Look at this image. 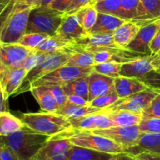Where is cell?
<instances>
[{
	"instance_id": "cell-1",
	"label": "cell",
	"mask_w": 160,
	"mask_h": 160,
	"mask_svg": "<svg viewBox=\"0 0 160 160\" xmlns=\"http://www.w3.org/2000/svg\"><path fill=\"white\" fill-rule=\"evenodd\" d=\"M50 137L24 125L12 134L2 136V141L3 144L10 148L20 160H32Z\"/></svg>"
},
{
	"instance_id": "cell-2",
	"label": "cell",
	"mask_w": 160,
	"mask_h": 160,
	"mask_svg": "<svg viewBox=\"0 0 160 160\" xmlns=\"http://www.w3.org/2000/svg\"><path fill=\"white\" fill-rule=\"evenodd\" d=\"M20 119L31 130L49 136L73 128L68 118L56 112L25 113L20 116Z\"/></svg>"
},
{
	"instance_id": "cell-3",
	"label": "cell",
	"mask_w": 160,
	"mask_h": 160,
	"mask_svg": "<svg viewBox=\"0 0 160 160\" xmlns=\"http://www.w3.org/2000/svg\"><path fill=\"white\" fill-rule=\"evenodd\" d=\"M51 137L67 138L73 145L113 155L124 152V148L122 145L107 137L94 134L90 131H83L72 128Z\"/></svg>"
},
{
	"instance_id": "cell-4",
	"label": "cell",
	"mask_w": 160,
	"mask_h": 160,
	"mask_svg": "<svg viewBox=\"0 0 160 160\" xmlns=\"http://www.w3.org/2000/svg\"><path fill=\"white\" fill-rule=\"evenodd\" d=\"M65 15V12L49 6H39L32 9L26 33H42L48 36H54Z\"/></svg>"
},
{
	"instance_id": "cell-5",
	"label": "cell",
	"mask_w": 160,
	"mask_h": 160,
	"mask_svg": "<svg viewBox=\"0 0 160 160\" xmlns=\"http://www.w3.org/2000/svg\"><path fill=\"white\" fill-rule=\"evenodd\" d=\"M31 7L14 4L0 33V42L17 43L26 34Z\"/></svg>"
},
{
	"instance_id": "cell-6",
	"label": "cell",
	"mask_w": 160,
	"mask_h": 160,
	"mask_svg": "<svg viewBox=\"0 0 160 160\" xmlns=\"http://www.w3.org/2000/svg\"><path fill=\"white\" fill-rule=\"evenodd\" d=\"M73 54H74V53L73 50L69 48L68 45L65 47L63 50H60L53 53L44 62L28 72L26 78H24L23 83L16 94L21 93L25 91L29 90L30 86L34 82L37 81L44 75L56 70L59 67L66 65Z\"/></svg>"
},
{
	"instance_id": "cell-7",
	"label": "cell",
	"mask_w": 160,
	"mask_h": 160,
	"mask_svg": "<svg viewBox=\"0 0 160 160\" xmlns=\"http://www.w3.org/2000/svg\"><path fill=\"white\" fill-rule=\"evenodd\" d=\"M92 71V67H78L64 65L34 82L30 89L36 86H63L73 80L88 76Z\"/></svg>"
},
{
	"instance_id": "cell-8",
	"label": "cell",
	"mask_w": 160,
	"mask_h": 160,
	"mask_svg": "<svg viewBox=\"0 0 160 160\" xmlns=\"http://www.w3.org/2000/svg\"><path fill=\"white\" fill-rule=\"evenodd\" d=\"M68 47L73 53L79 52H95L108 48L120 49L115 44L113 34H87L70 42Z\"/></svg>"
},
{
	"instance_id": "cell-9",
	"label": "cell",
	"mask_w": 160,
	"mask_h": 160,
	"mask_svg": "<svg viewBox=\"0 0 160 160\" xmlns=\"http://www.w3.org/2000/svg\"><path fill=\"white\" fill-rule=\"evenodd\" d=\"M158 94L159 93L157 91L149 88L142 92L132 94L123 98H120L110 106L103 109V111H128L142 113V111L149 105Z\"/></svg>"
},
{
	"instance_id": "cell-10",
	"label": "cell",
	"mask_w": 160,
	"mask_h": 160,
	"mask_svg": "<svg viewBox=\"0 0 160 160\" xmlns=\"http://www.w3.org/2000/svg\"><path fill=\"white\" fill-rule=\"evenodd\" d=\"M94 134L105 136L123 147L124 150L138 144L142 132L138 125L133 126H113L107 129L90 131Z\"/></svg>"
},
{
	"instance_id": "cell-11",
	"label": "cell",
	"mask_w": 160,
	"mask_h": 160,
	"mask_svg": "<svg viewBox=\"0 0 160 160\" xmlns=\"http://www.w3.org/2000/svg\"><path fill=\"white\" fill-rule=\"evenodd\" d=\"M72 145L67 138L50 137L32 160H69Z\"/></svg>"
},
{
	"instance_id": "cell-12",
	"label": "cell",
	"mask_w": 160,
	"mask_h": 160,
	"mask_svg": "<svg viewBox=\"0 0 160 160\" xmlns=\"http://www.w3.org/2000/svg\"><path fill=\"white\" fill-rule=\"evenodd\" d=\"M28 74L22 67H10L0 64V88L6 100L16 94Z\"/></svg>"
},
{
	"instance_id": "cell-13",
	"label": "cell",
	"mask_w": 160,
	"mask_h": 160,
	"mask_svg": "<svg viewBox=\"0 0 160 160\" xmlns=\"http://www.w3.org/2000/svg\"><path fill=\"white\" fill-rule=\"evenodd\" d=\"M160 28V19L148 24L143 25L132 42L128 45L126 50L145 56H152L149 45Z\"/></svg>"
},
{
	"instance_id": "cell-14",
	"label": "cell",
	"mask_w": 160,
	"mask_h": 160,
	"mask_svg": "<svg viewBox=\"0 0 160 160\" xmlns=\"http://www.w3.org/2000/svg\"><path fill=\"white\" fill-rule=\"evenodd\" d=\"M32 50L19 43L0 42V64L10 67H20Z\"/></svg>"
},
{
	"instance_id": "cell-15",
	"label": "cell",
	"mask_w": 160,
	"mask_h": 160,
	"mask_svg": "<svg viewBox=\"0 0 160 160\" xmlns=\"http://www.w3.org/2000/svg\"><path fill=\"white\" fill-rule=\"evenodd\" d=\"M114 80V78L92 71L88 75L89 90L88 103L98 97L115 93Z\"/></svg>"
},
{
	"instance_id": "cell-16",
	"label": "cell",
	"mask_w": 160,
	"mask_h": 160,
	"mask_svg": "<svg viewBox=\"0 0 160 160\" xmlns=\"http://www.w3.org/2000/svg\"><path fill=\"white\" fill-rule=\"evenodd\" d=\"M72 127L83 131H92L115 126L112 121L105 113H97L78 119H69Z\"/></svg>"
},
{
	"instance_id": "cell-17",
	"label": "cell",
	"mask_w": 160,
	"mask_h": 160,
	"mask_svg": "<svg viewBox=\"0 0 160 160\" xmlns=\"http://www.w3.org/2000/svg\"><path fill=\"white\" fill-rule=\"evenodd\" d=\"M154 70L152 65V56H145L122 64L120 76L143 80L145 75Z\"/></svg>"
},
{
	"instance_id": "cell-18",
	"label": "cell",
	"mask_w": 160,
	"mask_h": 160,
	"mask_svg": "<svg viewBox=\"0 0 160 160\" xmlns=\"http://www.w3.org/2000/svg\"><path fill=\"white\" fill-rule=\"evenodd\" d=\"M87 31L81 26L76 14H66L62 24L56 31L55 36L70 43L75 39L85 35Z\"/></svg>"
},
{
	"instance_id": "cell-19",
	"label": "cell",
	"mask_w": 160,
	"mask_h": 160,
	"mask_svg": "<svg viewBox=\"0 0 160 160\" xmlns=\"http://www.w3.org/2000/svg\"><path fill=\"white\" fill-rule=\"evenodd\" d=\"M160 19V0H140L134 20L141 26Z\"/></svg>"
},
{
	"instance_id": "cell-20",
	"label": "cell",
	"mask_w": 160,
	"mask_h": 160,
	"mask_svg": "<svg viewBox=\"0 0 160 160\" xmlns=\"http://www.w3.org/2000/svg\"><path fill=\"white\" fill-rule=\"evenodd\" d=\"M114 86L116 93L120 98H123L149 89V87L142 80L123 76H119L115 78Z\"/></svg>"
},
{
	"instance_id": "cell-21",
	"label": "cell",
	"mask_w": 160,
	"mask_h": 160,
	"mask_svg": "<svg viewBox=\"0 0 160 160\" xmlns=\"http://www.w3.org/2000/svg\"><path fill=\"white\" fill-rule=\"evenodd\" d=\"M144 152L160 153V132L159 133H142L136 146L124 150V152L136 156Z\"/></svg>"
},
{
	"instance_id": "cell-22",
	"label": "cell",
	"mask_w": 160,
	"mask_h": 160,
	"mask_svg": "<svg viewBox=\"0 0 160 160\" xmlns=\"http://www.w3.org/2000/svg\"><path fill=\"white\" fill-rule=\"evenodd\" d=\"M142 26L132 20H127L113 32V40L120 49L126 50L128 45L135 38Z\"/></svg>"
},
{
	"instance_id": "cell-23",
	"label": "cell",
	"mask_w": 160,
	"mask_h": 160,
	"mask_svg": "<svg viewBox=\"0 0 160 160\" xmlns=\"http://www.w3.org/2000/svg\"><path fill=\"white\" fill-rule=\"evenodd\" d=\"M125 21L127 20L115 16L98 13L96 22L88 34H113Z\"/></svg>"
},
{
	"instance_id": "cell-24",
	"label": "cell",
	"mask_w": 160,
	"mask_h": 160,
	"mask_svg": "<svg viewBox=\"0 0 160 160\" xmlns=\"http://www.w3.org/2000/svg\"><path fill=\"white\" fill-rule=\"evenodd\" d=\"M117 155L72 145L69 160H117Z\"/></svg>"
},
{
	"instance_id": "cell-25",
	"label": "cell",
	"mask_w": 160,
	"mask_h": 160,
	"mask_svg": "<svg viewBox=\"0 0 160 160\" xmlns=\"http://www.w3.org/2000/svg\"><path fill=\"white\" fill-rule=\"evenodd\" d=\"M31 93L40 105L42 111L46 112H57L59 106L49 89L47 86H36L30 89Z\"/></svg>"
},
{
	"instance_id": "cell-26",
	"label": "cell",
	"mask_w": 160,
	"mask_h": 160,
	"mask_svg": "<svg viewBox=\"0 0 160 160\" xmlns=\"http://www.w3.org/2000/svg\"><path fill=\"white\" fill-rule=\"evenodd\" d=\"M103 113L107 115L112 121L115 126H133L139 125L143 116L142 113H136L128 111H106Z\"/></svg>"
},
{
	"instance_id": "cell-27",
	"label": "cell",
	"mask_w": 160,
	"mask_h": 160,
	"mask_svg": "<svg viewBox=\"0 0 160 160\" xmlns=\"http://www.w3.org/2000/svg\"><path fill=\"white\" fill-rule=\"evenodd\" d=\"M102 111L103 109L92 107L89 104L86 106H78V105L66 103L63 106L59 108L56 113L62 115L68 119H78L90 115L101 113L102 112Z\"/></svg>"
},
{
	"instance_id": "cell-28",
	"label": "cell",
	"mask_w": 160,
	"mask_h": 160,
	"mask_svg": "<svg viewBox=\"0 0 160 160\" xmlns=\"http://www.w3.org/2000/svg\"><path fill=\"white\" fill-rule=\"evenodd\" d=\"M24 124L21 119L9 111L0 112V136H7L21 130Z\"/></svg>"
},
{
	"instance_id": "cell-29",
	"label": "cell",
	"mask_w": 160,
	"mask_h": 160,
	"mask_svg": "<svg viewBox=\"0 0 160 160\" xmlns=\"http://www.w3.org/2000/svg\"><path fill=\"white\" fill-rule=\"evenodd\" d=\"M62 88L67 97L70 95L80 96L88 101L89 90L88 76L73 80L65 86H62Z\"/></svg>"
},
{
	"instance_id": "cell-30",
	"label": "cell",
	"mask_w": 160,
	"mask_h": 160,
	"mask_svg": "<svg viewBox=\"0 0 160 160\" xmlns=\"http://www.w3.org/2000/svg\"><path fill=\"white\" fill-rule=\"evenodd\" d=\"M75 14L81 26L88 33L96 22L98 13L95 6L88 5L80 9Z\"/></svg>"
},
{
	"instance_id": "cell-31",
	"label": "cell",
	"mask_w": 160,
	"mask_h": 160,
	"mask_svg": "<svg viewBox=\"0 0 160 160\" xmlns=\"http://www.w3.org/2000/svg\"><path fill=\"white\" fill-rule=\"evenodd\" d=\"M94 6L98 13L121 18V0H100Z\"/></svg>"
},
{
	"instance_id": "cell-32",
	"label": "cell",
	"mask_w": 160,
	"mask_h": 160,
	"mask_svg": "<svg viewBox=\"0 0 160 160\" xmlns=\"http://www.w3.org/2000/svg\"><path fill=\"white\" fill-rule=\"evenodd\" d=\"M70 43L62 40L56 36H49L42 44L34 49L35 51L45 52V53H54L60 50H63Z\"/></svg>"
},
{
	"instance_id": "cell-33",
	"label": "cell",
	"mask_w": 160,
	"mask_h": 160,
	"mask_svg": "<svg viewBox=\"0 0 160 160\" xmlns=\"http://www.w3.org/2000/svg\"><path fill=\"white\" fill-rule=\"evenodd\" d=\"M55 53V52H54ZM53 53H45V52H40L35 51L32 50L28 57L24 60L22 64L20 65V67L26 70L27 72H29L34 67H37L40 64L45 61L48 56H51Z\"/></svg>"
},
{
	"instance_id": "cell-34",
	"label": "cell",
	"mask_w": 160,
	"mask_h": 160,
	"mask_svg": "<svg viewBox=\"0 0 160 160\" xmlns=\"http://www.w3.org/2000/svg\"><path fill=\"white\" fill-rule=\"evenodd\" d=\"M94 64V53L84 51L73 54L66 65L78 67H90Z\"/></svg>"
},
{
	"instance_id": "cell-35",
	"label": "cell",
	"mask_w": 160,
	"mask_h": 160,
	"mask_svg": "<svg viewBox=\"0 0 160 160\" xmlns=\"http://www.w3.org/2000/svg\"><path fill=\"white\" fill-rule=\"evenodd\" d=\"M122 64H123L117 62H105L94 64L92 66V68H93V71L98 72V73L116 78L120 76V72Z\"/></svg>"
},
{
	"instance_id": "cell-36",
	"label": "cell",
	"mask_w": 160,
	"mask_h": 160,
	"mask_svg": "<svg viewBox=\"0 0 160 160\" xmlns=\"http://www.w3.org/2000/svg\"><path fill=\"white\" fill-rule=\"evenodd\" d=\"M49 36L42 33H26L17 43L31 50H34Z\"/></svg>"
},
{
	"instance_id": "cell-37",
	"label": "cell",
	"mask_w": 160,
	"mask_h": 160,
	"mask_svg": "<svg viewBox=\"0 0 160 160\" xmlns=\"http://www.w3.org/2000/svg\"><path fill=\"white\" fill-rule=\"evenodd\" d=\"M140 0H121V18L134 20Z\"/></svg>"
},
{
	"instance_id": "cell-38",
	"label": "cell",
	"mask_w": 160,
	"mask_h": 160,
	"mask_svg": "<svg viewBox=\"0 0 160 160\" xmlns=\"http://www.w3.org/2000/svg\"><path fill=\"white\" fill-rule=\"evenodd\" d=\"M119 99H120V97L115 92L97 97L92 101L89 102L88 104L92 107H95V108L105 109V108H108L111 104L115 103L116 101H117Z\"/></svg>"
},
{
	"instance_id": "cell-39",
	"label": "cell",
	"mask_w": 160,
	"mask_h": 160,
	"mask_svg": "<svg viewBox=\"0 0 160 160\" xmlns=\"http://www.w3.org/2000/svg\"><path fill=\"white\" fill-rule=\"evenodd\" d=\"M138 126L142 133H159L160 118H143Z\"/></svg>"
},
{
	"instance_id": "cell-40",
	"label": "cell",
	"mask_w": 160,
	"mask_h": 160,
	"mask_svg": "<svg viewBox=\"0 0 160 160\" xmlns=\"http://www.w3.org/2000/svg\"><path fill=\"white\" fill-rule=\"evenodd\" d=\"M143 118H160V93L142 111Z\"/></svg>"
},
{
	"instance_id": "cell-41",
	"label": "cell",
	"mask_w": 160,
	"mask_h": 160,
	"mask_svg": "<svg viewBox=\"0 0 160 160\" xmlns=\"http://www.w3.org/2000/svg\"><path fill=\"white\" fill-rule=\"evenodd\" d=\"M15 4V0H0V33Z\"/></svg>"
},
{
	"instance_id": "cell-42",
	"label": "cell",
	"mask_w": 160,
	"mask_h": 160,
	"mask_svg": "<svg viewBox=\"0 0 160 160\" xmlns=\"http://www.w3.org/2000/svg\"><path fill=\"white\" fill-rule=\"evenodd\" d=\"M142 82H144L151 89L160 92V72H156L155 70L151 71L145 75Z\"/></svg>"
},
{
	"instance_id": "cell-43",
	"label": "cell",
	"mask_w": 160,
	"mask_h": 160,
	"mask_svg": "<svg viewBox=\"0 0 160 160\" xmlns=\"http://www.w3.org/2000/svg\"><path fill=\"white\" fill-rule=\"evenodd\" d=\"M88 5H92V0H73L70 6L66 9L65 13L67 15L75 14L80 9L88 6Z\"/></svg>"
},
{
	"instance_id": "cell-44",
	"label": "cell",
	"mask_w": 160,
	"mask_h": 160,
	"mask_svg": "<svg viewBox=\"0 0 160 160\" xmlns=\"http://www.w3.org/2000/svg\"><path fill=\"white\" fill-rule=\"evenodd\" d=\"M49 89L50 92L52 93V96L57 101L59 108L63 106L67 103V95L64 93L62 86H47Z\"/></svg>"
},
{
	"instance_id": "cell-45",
	"label": "cell",
	"mask_w": 160,
	"mask_h": 160,
	"mask_svg": "<svg viewBox=\"0 0 160 160\" xmlns=\"http://www.w3.org/2000/svg\"><path fill=\"white\" fill-rule=\"evenodd\" d=\"M0 159L1 160H20L18 157L16 155V154L3 144L2 147H0Z\"/></svg>"
},
{
	"instance_id": "cell-46",
	"label": "cell",
	"mask_w": 160,
	"mask_h": 160,
	"mask_svg": "<svg viewBox=\"0 0 160 160\" xmlns=\"http://www.w3.org/2000/svg\"><path fill=\"white\" fill-rule=\"evenodd\" d=\"M149 50L152 56H155L160 53V28L152 40L149 45Z\"/></svg>"
},
{
	"instance_id": "cell-47",
	"label": "cell",
	"mask_w": 160,
	"mask_h": 160,
	"mask_svg": "<svg viewBox=\"0 0 160 160\" xmlns=\"http://www.w3.org/2000/svg\"><path fill=\"white\" fill-rule=\"evenodd\" d=\"M73 0H53L50 4L49 7L52 8L54 9L61 11V12H65L70 3Z\"/></svg>"
},
{
	"instance_id": "cell-48",
	"label": "cell",
	"mask_w": 160,
	"mask_h": 160,
	"mask_svg": "<svg viewBox=\"0 0 160 160\" xmlns=\"http://www.w3.org/2000/svg\"><path fill=\"white\" fill-rule=\"evenodd\" d=\"M67 103L71 104L73 105H78V106H86L88 105V101L80 96L70 95L67 96Z\"/></svg>"
},
{
	"instance_id": "cell-49",
	"label": "cell",
	"mask_w": 160,
	"mask_h": 160,
	"mask_svg": "<svg viewBox=\"0 0 160 160\" xmlns=\"http://www.w3.org/2000/svg\"><path fill=\"white\" fill-rule=\"evenodd\" d=\"M135 157L139 160H160V153L144 152Z\"/></svg>"
},
{
	"instance_id": "cell-50",
	"label": "cell",
	"mask_w": 160,
	"mask_h": 160,
	"mask_svg": "<svg viewBox=\"0 0 160 160\" xmlns=\"http://www.w3.org/2000/svg\"><path fill=\"white\" fill-rule=\"evenodd\" d=\"M2 111H8V103L7 100L4 98V96L0 88V112Z\"/></svg>"
},
{
	"instance_id": "cell-51",
	"label": "cell",
	"mask_w": 160,
	"mask_h": 160,
	"mask_svg": "<svg viewBox=\"0 0 160 160\" xmlns=\"http://www.w3.org/2000/svg\"><path fill=\"white\" fill-rule=\"evenodd\" d=\"M152 65L156 72H160V54L152 56Z\"/></svg>"
},
{
	"instance_id": "cell-52",
	"label": "cell",
	"mask_w": 160,
	"mask_h": 160,
	"mask_svg": "<svg viewBox=\"0 0 160 160\" xmlns=\"http://www.w3.org/2000/svg\"><path fill=\"white\" fill-rule=\"evenodd\" d=\"M117 160H138L135 156L127 152H122L117 155Z\"/></svg>"
},
{
	"instance_id": "cell-53",
	"label": "cell",
	"mask_w": 160,
	"mask_h": 160,
	"mask_svg": "<svg viewBox=\"0 0 160 160\" xmlns=\"http://www.w3.org/2000/svg\"><path fill=\"white\" fill-rule=\"evenodd\" d=\"M53 0H42L41 6H49Z\"/></svg>"
},
{
	"instance_id": "cell-54",
	"label": "cell",
	"mask_w": 160,
	"mask_h": 160,
	"mask_svg": "<svg viewBox=\"0 0 160 160\" xmlns=\"http://www.w3.org/2000/svg\"><path fill=\"white\" fill-rule=\"evenodd\" d=\"M3 145V141H2V136H0V147Z\"/></svg>"
},
{
	"instance_id": "cell-55",
	"label": "cell",
	"mask_w": 160,
	"mask_h": 160,
	"mask_svg": "<svg viewBox=\"0 0 160 160\" xmlns=\"http://www.w3.org/2000/svg\"><path fill=\"white\" fill-rule=\"evenodd\" d=\"M98 1H100V0H92V5H95V3H97V2H98Z\"/></svg>"
},
{
	"instance_id": "cell-56",
	"label": "cell",
	"mask_w": 160,
	"mask_h": 160,
	"mask_svg": "<svg viewBox=\"0 0 160 160\" xmlns=\"http://www.w3.org/2000/svg\"><path fill=\"white\" fill-rule=\"evenodd\" d=\"M158 54H160V53H158ZM156 55H157V54H156Z\"/></svg>"
},
{
	"instance_id": "cell-57",
	"label": "cell",
	"mask_w": 160,
	"mask_h": 160,
	"mask_svg": "<svg viewBox=\"0 0 160 160\" xmlns=\"http://www.w3.org/2000/svg\"><path fill=\"white\" fill-rule=\"evenodd\" d=\"M158 93H160V92H158Z\"/></svg>"
},
{
	"instance_id": "cell-58",
	"label": "cell",
	"mask_w": 160,
	"mask_h": 160,
	"mask_svg": "<svg viewBox=\"0 0 160 160\" xmlns=\"http://www.w3.org/2000/svg\"><path fill=\"white\" fill-rule=\"evenodd\" d=\"M0 160H1V159H0Z\"/></svg>"
},
{
	"instance_id": "cell-59",
	"label": "cell",
	"mask_w": 160,
	"mask_h": 160,
	"mask_svg": "<svg viewBox=\"0 0 160 160\" xmlns=\"http://www.w3.org/2000/svg\"><path fill=\"white\" fill-rule=\"evenodd\" d=\"M138 160H139V159H138Z\"/></svg>"
}]
</instances>
